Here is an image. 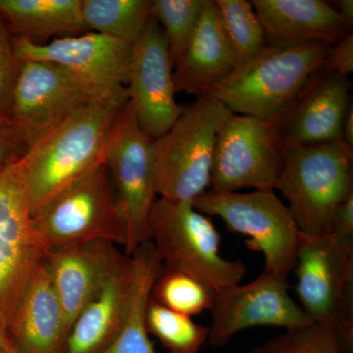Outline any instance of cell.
<instances>
[{
	"instance_id": "30bf717a",
	"label": "cell",
	"mask_w": 353,
	"mask_h": 353,
	"mask_svg": "<svg viewBox=\"0 0 353 353\" xmlns=\"http://www.w3.org/2000/svg\"><path fill=\"white\" fill-rule=\"evenodd\" d=\"M285 153L271 121L232 113L218 132L208 192L275 190Z\"/></svg>"
},
{
	"instance_id": "836d02e7",
	"label": "cell",
	"mask_w": 353,
	"mask_h": 353,
	"mask_svg": "<svg viewBox=\"0 0 353 353\" xmlns=\"http://www.w3.org/2000/svg\"><path fill=\"white\" fill-rule=\"evenodd\" d=\"M339 14L343 19V23L350 29V31H352L353 27V1L352 0H340L336 2Z\"/></svg>"
},
{
	"instance_id": "8992f818",
	"label": "cell",
	"mask_w": 353,
	"mask_h": 353,
	"mask_svg": "<svg viewBox=\"0 0 353 353\" xmlns=\"http://www.w3.org/2000/svg\"><path fill=\"white\" fill-rule=\"evenodd\" d=\"M32 225L46 250L94 241L126 243V224L105 163L53 197L32 216Z\"/></svg>"
},
{
	"instance_id": "ac0fdd59",
	"label": "cell",
	"mask_w": 353,
	"mask_h": 353,
	"mask_svg": "<svg viewBox=\"0 0 353 353\" xmlns=\"http://www.w3.org/2000/svg\"><path fill=\"white\" fill-rule=\"evenodd\" d=\"M136 281V264L125 253L97 296L76 318L63 353H101L126 322Z\"/></svg>"
},
{
	"instance_id": "ba28073f",
	"label": "cell",
	"mask_w": 353,
	"mask_h": 353,
	"mask_svg": "<svg viewBox=\"0 0 353 353\" xmlns=\"http://www.w3.org/2000/svg\"><path fill=\"white\" fill-rule=\"evenodd\" d=\"M153 141L139 127L128 101L109 134L104 163L126 224L124 248L129 256L150 241V216L157 196Z\"/></svg>"
},
{
	"instance_id": "8fae6325",
	"label": "cell",
	"mask_w": 353,
	"mask_h": 353,
	"mask_svg": "<svg viewBox=\"0 0 353 353\" xmlns=\"http://www.w3.org/2000/svg\"><path fill=\"white\" fill-rule=\"evenodd\" d=\"M92 101L63 67L18 58L6 118L29 150Z\"/></svg>"
},
{
	"instance_id": "cb8c5ba5",
	"label": "cell",
	"mask_w": 353,
	"mask_h": 353,
	"mask_svg": "<svg viewBox=\"0 0 353 353\" xmlns=\"http://www.w3.org/2000/svg\"><path fill=\"white\" fill-rule=\"evenodd\" d=\"M152 0H82L85 29L130 44L145 31Z\"/></svg>"
},
{
	"instance_id": "7402d4cb",
	"label": "cell",
	"mask_w": 353,
	"mask_h": 353,
	"mask_svg": "<svg viewBox=\"0 0 353 353\" xmlns=\"http://www.w3.org/2000/svg\"><path fill=\"white\" fill-rule=\"evenodd\" d=\"M0 18L14 38L34 43L87 31L82 0H0Z\"/></svg>"
},
{
	"instance_id": "3957f363",
	"label": "cell",
	"mask_w": 353,
	"mask_h": 353,
	"mask_svg": "<svg viewBox=\"0 0 353 353\" xmlns=\"http://www.w3.org/2000/svg\"><path fill=\"white\" fill-rule=\"evenodd\" d=\"M353 150L343 139L285 148L275 190L288 201L301 233H331L334 211L353 194Z\"/></svg>"
},
{
	"instance_id": "4316f807",
	"label": "cell",
	"mask_w": 353,
	"mask_h": 353,
	"mask_svg": "<svg viewBox=\"0 0 353 353\" xmlns=\"http://www.w3.org/2000/svg\"><path fill=\"white\" fill-rule=\"evenodd\" d=\"M215 296L216 290L199 279L162 265L150 294L155 303L190 317L211 310Z\"/></svg>"
},
{
	"instance_id": "44dd1931",
	"label": "cell",
	"mask_w": 353,
	"mask_h": 353,
	"mask_svg": "<svg viewBox=\"0 0 353 353\" xmlns=\"http://www.w3.org/2000/svg\"><path fill=\"white\" fill-rule=\"evenodd\" d=\"M7 336L19 353H63L68 336L63 308L43 261L27 285Z\"/></svg>"
},
{
	"instance_id": "ffe728a7",
	"label": "cell",
	"mask_w": 353,
	"mask_h": 353,
	"mask_svg": "<svg viewBox=\"0 0 353 353\" xmlns=\"http://www.w3.org/2000/svg\"><path fill=\"white\" fill-rule=\"evenodd\" d=\"M234 68L215 0H204L192 38L174 64L176 92L205 97Z\"/></svg>"
},
{
	"instance_id": "52a82bcc",
	"label": "cell",
	"mask_w": 353,
	"mask_h": 353,
	"mask_svg": "<svg viewBox=\"0 0 353 353\" xmlns=\"http://www.w3.org/2000/svg\"><path fill=\"white\" fill-rule=\"evenodd\" d=\"M192 203L208 217L216 216L224 221L232 233L248 236V248L263 254V270L285 278L294 270L303 234L275 190L208 192Z\"/></svg>"
},
{
	"instance_id": "f1b7e54d",
	"label": "cell",
	"mask_w": 353,
	"mask_h": 353,
	"mask_svg": "<svg viewBox=\"0 0 353 353\" xmlns=\"http://www.w3.org/2000/svg\"><path fill=\"white\" fill-rule=\"evenodd\" d=\"M203 4L204 0H152L150 16L163 29L173 67L192 38Z\"/></svg>"
},
{
	"instance_id": "5b68a950",
	"label": "cell",
	"mask_w": 353,
	"mask_h": 353,
	"mask_svg": "<svg viewBox=\"0 0 353 353\" xmlns=\"http://www.w3.org/2000/svg\"><path fill=\"white\" fill-rule=\"evenodd\" d=\"M150 241L165 268L194 276L216 292L240 284L246 267L224 259L221 236L210 217L190 201L160 199L150 216Z\"/></svg>"
},
{
	"instance_id": "d4e9b609",
	"label": "cell",
	"mask_w": 353,
	"mask_h": 353,
	"mask_svg": "<svg viewBox=\"0 0 353 353\" xmlns=\"http://www.w3.org/2000/svg\"><path fill=\"white\" fill-rule=\"evenodd\" d=\"M248 353H353V339L336 323L312 321L285 329Z\"/></svg>"
},
{
	"instance_id": "2e32d148",
	"label": "cell",
	"mask_w": 353,
	"mask_h": 353,
	"mask_svg": "<svg viewBox=\"0 0 353 353\" xmlns=\"http://www.w3.org/2000/svg\"><path fill=\"white\" fill-rule=\"evenodd\" d=\"M352 105L348 77L321 68L272 123L285 148L331 143L341 139L343 121Z\"/></svg>"
},
{
	"instance_id": "9c48e42d",
	"label": "cell",
	"mask_w": 353,
	"mask_h": 353,
	"mask_svg": "<svg viewBox=\"0 0 353 353\" xmlns=\"http://www.w3.org/2000/svg\"><path fill=\"white\" fill-rule=\"evenodd\" d=\"M292 271L299 306L309 319L336 323L353 339V241L333 233L303 234Z\"/></svg>"
},
{
	"instance_id": "8d00e7d4",
	"label": "cell",
	"mask_w": 353,
	"mask_h": 353,
	"mask_svg": "<svg viewBox=\"0 0 353 353\" xmlns=\"http://www.w3.org/2000/svg\"><path fill=\"white\" fill-rule=\"evenodd\" d=\"M7 333L6 331H4L3 329L0 328V343H1V341L4 340V339L6 338Z\"/></svg>"
},
{
	"instance_id": "1f68e13d",
	"label": "cell",
	"mask_w": 353,
	"mask_h": 353,
	"mask_svg": "<svg viewBox=\"0 0 353 353\" xmlns=\"http://www.w3.org/2000/svg\"><path fill=\"white\" fill-rule=\"evenodd\" d=\"M322 69L329 73L348 77L353 71V34H348L332 46L323 62Z\"/></svg>"
},
{
	"instance_id": "d590c367",
	"label": "cell",
	"mask_w": 353,
	"mask_h": 353,
	"mask_svg": "<svg viewBox=\"0 0 353 353\" xmlns=\"http://www.w3.org/2000/svg\"><path fill=\"white\" fill-rule=\"evenodd\" d=\"M0 353H19L14 348L12 343L9 341L8 336L0 343Z\"/></svg>"
},
{
	"instance_id": "5bb4252c",
	"label": "cell",
	"mask_w": 353,
	"mask_h": 353,
	"mask_svg": "<svg viewBox=\"0 0 353 353\" xmlns=\"http://www.w3.org/2000/svg\"><path fill=\"white\" fill-rule=\"evenodd\" d=\"M289 289L288 278L263 270L248 284L216 292L209 343L224 347L234 334L253 327L290 329L312 322L290 296Z\"/></svg>"
},
{
	"instance_id": "d6a6232c",
	"label": "cell",
	"mask_w": 353,
	"mask_h": 353,
	"mask_svg": "<svg viewBox=\"0 0 353 353\" xmlns=\"http://www.w3.org/2000/svg\"><path fill=\"white\" fill-rule=\"evenodd\" d=\"M331 233L353 241V194L341 202L334 211Z\"/></svg>"
},
{
	"instance_id": "9a60e30c",
	"label": "cell",
	"mask_w": 353,
	"mask_h": 353,
	"mask_svg": "<svg viewBox=\"0 0 353 353\" xmlns=\"http://www.w3.org/2000/svg\"><path fill=\"white\" fill-rule=\"evenodd\" d=\"M126 90L139 127L153 141L168 132L182 113L183 106L175 99L168 43L152 16L132 46Z\"/></svg>"
},
{
	"instance_id": "7c38bea8",
	"label": "cell",
	"mask_w": 353,
	"mask_h": 353,
	"mask_svg": "<svg viewBox=\"0 0 353 353\" xmlns=\"http://www.w3.org/2000/svg\"><path fill=\"white\" fill-rule=\"evenodd\" d=\"M46 252L32 229L20 164L0 170V328L6 333Z\"/></svg>"
},
{
	"instance_id": "e575fe53",
	"label": "cell",
	"mask_w": 353,
	"mask_h": 353,
	"mask_svg": "<svg viewBox=\"0 0 353 353\" xmlns=\"http://www.w3.org/2000/svg\"><path fill=\"white\" fill-rule=\"evenodd\" d=\"M341 139L348 148L353 150V105L348 109L345 121H343Z\"/></svg>"
},
{
	"instance_id": "603a6c76",
	"label": "cell",
	"mask_w": 353,
	"mask_h": 353,
	"mask_svg": "<svg viewBox=\"0 0 353 353\" xmlns=\"http://www.w3.org/2000/svg\"><path fill=\"white\" fill-rule=\"evenodd\" d=\"M136 264V281L126 322L117 338L101 353H155L145 324L146 307L161 261L152 241L132 254Z\"/></svg>"
},
{
	"instance_id": "d6986e66",
	"label": "cell",
	"mask_w": 353,
	"mask_h": 353,
	"mask_svg": "<svg viewBox=\"0 0 353 353\" xmlns=\"http://www.w3.org/2000/svg\"><path fill=\"white\" fill-rule=\"evenodd\" d=\"M267 46L294 48L310 43L336 44L352 32L338 10L323 0H252Z\"/></svg>"
},
{
	"instance_id": "484cf974",
	"label": "cell",
	"mask_w": 353,
	"mask_h": 353,
	"mask_svg": "<svg viewBox=\"0 0 353 353\" xmlns=\"http://www.w3.org/2000/svg\"><path fill=\"white\" fill-rule=\"evenodd\" d=\"M236 68L256 57L267 46L263 27L246 0H215Z\"/></svg>"
},
{
	"instance_id": "4dcf8cb0",
	"label": "cell",
	"mask_w": 353,
	"mask_h": 353,
	"mask_svg": "<svg viewBox=\"0 0 353 353\" xmlns=\"http://www.w3.org/2000/svg\"><path fill=\"white\" fill-rule=\"evenodd\" d=\"M27 152L28 148L10 121L0 116V170L18 163Z\"/></svg>"
},
{
	"instance_id": "6da1fadb",
	"label": "cell",
	"mask_w": 353,
	"mask_h": 353,
	"mask_svg": "<svg viewBox=\"0 0 353 353\" xmlns=\"http://www.w3.org/2000/svg\"><path fill=\"white\" fill-rule=\"evenodd\" d=\"M128 101L127 90L94 99L28 150L20 164L32 216L104 163L109 134Z\"/></svg>"
},
{
	"instance_id": "7a4b0ae2",
	"label": "cell",
	"mask_w": 353,
	"mask_h": 353,
	"mask_svg": "<svg viewBox=\"0 0 353 353\" xmlns=\"http://www.w3.org/2000/svg\"><path fill=\"white\" fill-rule=\"evenodd\" d=\"M332 44L310 43L294 48L267 46L256 57L241 65L205 97L232 113L259 119H277L322 68Z\"/></svg>"
},
{
	"instance_id": "e0dca14e",
	"label": "cell",
	"mask_w": 353,
	"mask_h": 353,
	"mask_svg": "<svg viewBox=\"0 0 353 353\" xmlns=\"http://www.w3.org/2000/svg\"><path fill=\"white\" fill-rule=\"evenodd\" d=\"M124 255L117 245L104 241L54 246L46 250L44 268L63 308L67 334Z\"/></svg>"
},
{
	"instance_id": "277c9868",
	"label": "cell",
	"mask_w": 353,
	"mask_h": 353,
	"mask_svg": "<svg viewBox=\"0 0 353 353\" xmlns=\"http://www.w3.org/2000/svg\"><path fill=\"white\" fill-rule=\"evenodd\" d=\"M232 112L210 97L183 108L173 126L153 141L157 194L194 201L211 185L218 132Z\"/></svg>"
},
{
	"instance_id": "4fadbf2b",
	"label": "cell",
	"mask_w": 353,
	"mask_h": 353,
	"mask_svg": "<svg viewBox=\"0 0 353 353\" xmlns=\"http://www.w3.org/2000/svg\"><path fill=\"white\" fill-rule=\"evenodd\" d=\"M14 43L19 59L41 60L63 67L92 99L126 90L134 44L94 32L62 37L44 43L14 38Z\"/></svg>"
},
{
	"instance_id": "f546056e",
	"label": "cell",
	"mask_w": 353,
	"mask_h": 353,
	"mask_svg": "<svg viewBox=\"0 0 353 353\" xmlns=\"http://www.w3.org/2000/svg\"><path fill=\"white\" fill-rule=\"evenodd\" d=\"M18 57L14 37L0 18V116L6 118L9 97L12 88Z\"/></svg>"
},
{
	"instance_id": "83f0119b",
	"label": "cell",
	"mask_w": 353,
	"mask_h": 353,
	"mask_svg": "<svg viewBox=\"0 0 353 353\" xmlns=\"http://www.w3.org/2000/svg\"><path fill=\"white\" fill-rule=\"evenodd\" d=\"M148 334L157 336L170 353H199L208 341L209 327L197 324L190 316L148 301L145 313Z\"/></svg>"
}]
</instances>
